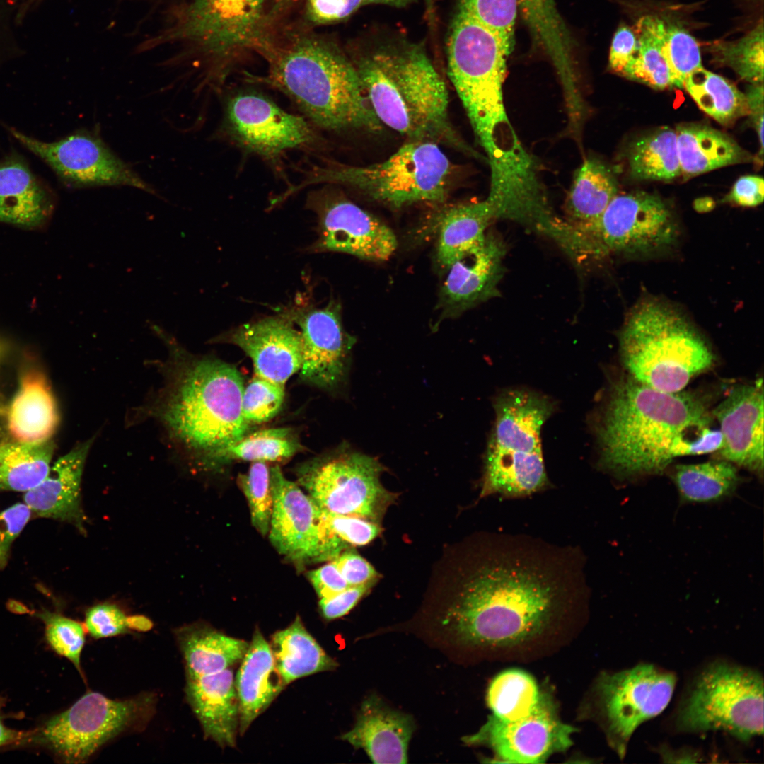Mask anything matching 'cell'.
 Wrapping results in <instances>:
<instances>
[{
  "label": "cell",
  "instance_id": "40",
  "mask_svg": "<svg viewBox=\"0 0 764 764\" xmlns=\"http://www.w3.org/2000/svg\"><path fill=\"white\" fill-rule=\"evenodd\" d=\"M666 24L653 16L639 19L634 28L637 38V50L622 74L654 89L673 86L671 73L664 59L662 47Z\"/></svg>",
  "mask_w": 764,
  "mask_h": 764
},
{
  "label": "cell",
  "instance_id": "57",
  "mask_svg": "<svg viewBox=\"0 0 764 764\" xmlns=\"http://www.w3.org/2000/svg\"><path fill=\"white\" fill-rule=\"evenodd\" d=\"M369 586L350 587L319 601L322 615L327 620L340 618L350 611L371 589Z\"/></svg>",
  "mask_w": 764,
  "mask_h": 764
},
{
  "label": "cell",
  "instance_id": "55",
  "mask_svg": "<svg viewBox=\"0 0 764 764\" xmlns=\"http://www.w3.org/2000/svg\"><path fill=\"white\" fill-rule=\"evenodd\" d=\"M364 0H307V14L316 23L345 19L354 13Z\"/></svg>",
  "mask_w": 764,
  "mask_h": 764
},
{
  "label": "cell",
  "instance_id": "9",
  "mask_svg": "<svg viewBox=\"0 0 764 764\" xmlns=\"http://www.w3.org/2000/svg\"><path fill=\"white\" fill-rule=\"evenodd\" d=\"M673 720L679 733L718 731L745 743L763 736V675L724 660L708 664L688 685Z\"/></svg>",
  "mask_w": 764,
  "mask_h": 764
},
{
  "label": "cell",
  "instance_id": "31",
  "mask_svg": "<svg viewBox=\"0 0 764 764\" xmlns=\"http://www.w3.org/2000/svg\"><path fill=\"white\" fill-rule=\"evenodd\" d=\"M59 423L56 402L45 376L32 370L23 374L11 405L8 426L18 441H48Z\"/></svg>",
  "mask_w": 764,
  "mask_h": 764
},
{
  "label": "cell",
  "instance_id": "49",
  "mask_svg": "<svg viewBox=\"0 0 764 764\" xmlns=\"http://www.w3.org/2000/svg\"><path fill=\"white\" fill-rule=\"evenodd\" d=\"M45 625V637L51 648L69 659L82 676L81 654L86 642L83 625L69 618L47 610L37 614Z\"/></svg>",
  "mask_w": 764,
  "mask_h": 764
},
{
  "label": "cell",
  "instance_id": "15",
  "mask_svg": "<svg viewBox=\"0 0 764 764\" xmlns=\"http://www.w3.org/2000/svg\"><path fill=\"white\" fill-rule=\"evenodd\" d=\"M8 130L23 146L49 166L69 187L128 186L156 195L154 187L95 132L78 131L59 140L45 142L13 127Z\"/></svg>",
  "mask_w": 764,
  "mask_h": 764
},
{
  "label": "cell",
  "instance_id": "5",
  "mask_svg": "<svg viewBox=\"0 0 764 764\" xmlns=\"http://www.w3.org/2000/svg\"><path fill=\"white\" fill-rule=\"evenodd\" d=\"M509 54L494 31L458 8L448 41V76L487 155L490 174L501 178L522 170L531 159L504 106Z\"/></svg>",
  "mask_w": 764,
  "mask_h": 764
},
{
  "label": "cell",
  "instance_id": "22",
  "mask_svg": "<svg viewBox=\"0 0 764 764\" xmlns=\"http://www.w3.org/2000/svg\"><path fill=\"white\" fill-rule=\"evenodd\" d=\"M214 340L239 347L251 359L255 376L283 386L301 366V333L287 314L243 324Z\"/></svg>",
  "mask_w": 764,
  "mask_h": 764
},
{
  "label": "cell",
  "instance_id": "59",
  "mask_svg": "<svg viewBox=\"0 0 764 764\" xmlns=\"http://www.w3.org/2000/svg\"><path fill=\"white\" fill-rule=\"evenodd\" d=\"M748 114L751 115L760 143L759 155L763 152V83L748 86L745 94Z\"/></svg>",
  "mask_w": 764,
  "mask_h": 764
},
{
  "label": "cell",
  "instance_id": "4",
  "mask_svg": "<svg viewBox=\"0 0 764 764\" xmlns=\"http://www.w3.org/2000/svg\"><path fill=\"white\" fill-rule=\"evenodd\" d=\"M262 51L269 71L256 80L285 94L317 127L335 132L382 130L355 65L335 45L296 34Z\"/></svg>",
  "mask_w": 764,
  "mask_h": 764
},
{
  "label": "cell",
  "instance_id": "41",
  "mask_svg": "<svg viewBox=\"0 0 764 764\" xmlns=\"http://www.w3.org/2000/svg\"><path fill=\"white\" fill-rule=\"evenodd\" d=\"M545 696L530 674L509 669L498 674L490 684L487 703L492 717L508 722L530 716Z\"/></svg>",
  "mask_w": 764,
  "mask_h": 764
},
{
  "label": "cell",
  "instance_id": "27",
  "mask_svg": "<svg viewBox=\"0 0 764 764\" xmlns=\"http://www.w3.org/2000/svg\"><path fill=\"white\" fill-rule=\"evenodd\" d=\"M186 698L205 737L219 746L235 747L239 727V703L231 668L186 679Z\"/></svg>",
  "mask_w": 764,
  "mask_h": 764
},
{
  "label": "cell",
  "instance_id": "34",
  "mask_svg": "<svg viewBox=\"0 0 764 764\" xmlns=\"http://www.w3.org/2000/svg\"><path fill=\"white\" fill-rule=\"evenodd\" d=\"M548 485L543 452L513 455L487 450L480 497L531 494Z\"/></svg>",
  "mask_w": 764,
  "mask_h": 764
},
{
  "label": "cell",
  "instance_id": "51",
  "mask_svg": "<svg viewBox=\"0 0 764 764\" xmlns=\"http://www.w3.org/2000/svg\"><path fill=\"white\" fill-rule=\"evenodd\" d=\"M126 617L117 605L102 603L86 610L85 625L90 635L95 639L114 637L129 632Z\"/></svg>",
  "mask_w": 764,
  "mask_h": 764
},
{
  "label": "cell",
  "instance_id": "8",
  "mask_svg": "<svg viewBox=\"0 0 764 764\" xmlns=\"http://www.w3.org/2000/svg\"><path fill=\"white\" fill-rule=\"evenodd\" d=\"M453 168L439 145L407 141L383 161L364 166L334 162L306 169L300 183L279 194L284 201L309 185H342L393 209L446 202Z\"/></svg>",
  "mask_w": 764,
  "mask_h": 764
},
{
  "label": "cell",
  "instance_id": "25",
  "mask_svg": "<svg viewBox=\"0 0 764 764\" xmlns=\"http://www.w3.org/2000/svg\"><path fill=\"white\" fill-rule=\"evenodd\" d=\"M93 439L81 443L60 457L36 487L25 492L24 503L40 517L71 523L86 532L81 484L86 460Z\"/></svg>",
  "mask_w": 764,
  "mask_h": 764
},
{
  "label": "cell",
  "instance_id": "61",
  "mask_svg": "<svg viewBox=\"0 0 764 764\" xmlns=\"http://www.w3.org/2000/svg\"><path fill=\"white\" fill-rule=\"evenodd\" d=\"M126 625L130 630L147 632L153 627V622L143 615H134L126 617Z\"/></svg>",
  "mask_w": 764,
  "mask_h": 764
},
{
  "label": "cell",
  "instance_id": "33",
  "mask_svg": "<svg viewBox=\"0 0 764 764\" xmlns=\"http://www.w3.org/2000/svg\"><path fill=\"white\" fill-rule=\"evenodd\" d=\"M676 132L681 173L685 176L697 175L751 158L731 137L708 125H678Z\"/></svg>",
  "mask_w": 764,
  "mask_h": 764
},
{
  "label": "cell",
  "instance_id": "28",
  "mask_svg": "<svg viewBox=\"0 0 764 764\" xmlns=\"http://www.w3.org/2000/svg\"><path fill=\"white\" fill-rule=\"evenodd\" d=\"M53 194L16 153L0 160V222L42 225L52 214Z\"/></svg>",
  "mask_w": 764,
  "mask_h": 764
},
{
  "label": "cell",
  "instance_id": "10",
  "mask_svg": "<svg viewBox=\"0 0 764 764\" xmlns=\"http://www.w3.org/2000/svg\"><path fill=\"white\" fill-rule=\"evenodd\" d=\"M155 704L153 693L117 700L90 691L32 731L29 741L45 746L64 763H85L119 734L146 724Z\"/></svg>",
  "mask_w": 764,
  "mask_h": 764
},
{
  "label": "cell",
  "instance_id": "63",
  "mask_svg": "<svg viewBox=\"0 0 764 764\" xmlns=\"http://www.w3.org/2000/svg\"><path fill=\"white\" fill-rule=\"evenodd\" d=\"M292 1L293 0H277V4L274 5L272 11L273 13H275L277 11H279V10H282L284 7L289 5V4L291 3Z\"/></svg>",
  "mask_w": 764,
  "mask_h": 764
},
{
  "label": "cell",
  "instance_id": "1",
  "mask_svg": "<svg viewBox=\"0 0 764 764\" xmlns=\"http://www.w3.org/2000/svg\"><path fill=\"white\" fill-rule=\"evenodd\" d=\"M579 566L566 550L495 537L471 548L453 568L440 623L467 645L528 642L584 589Z\"/></svg>",
  "mask_w": 764,
  "mask_h": 764
},
{
  "label": "cell",
  "instance_id": "58",
  "mask_svg": "<svg viewBox=\"0 0 764 764\" xmlns=\"http://www.w3.org/2000/svg\"><path fill=\"white\" fill-rule=\"evenodd\" d=\"M763 178L756 175L740 177L723 202L742 207H756L763 202Z\"/></svg>",
  "mask_w": 764,
  "mask_h": 764
},
{
  "label": "cell",
  "instance_id": "39",
  "mask_svg": "<svg viewBox=\"0 0 764 764\" xmlns=\"http://www.w3.org/2000/svg\"><path fill=\"white\" fill-rule=\"evenodd\" d=\"M54 446L40 443L0 444V490L25 492L47 476Z\"/></svg>",
  "mask_w": 764,
  "mask_h": 764
},
{
  "label": "cell",
  "instance_id": "21",
  "mask_svg": "<svg viewBox=\"0 0 764 764\" xmlns=\"http://www.w3.org/2000/svg\"><path fill=\"white\" fill-rule=\"evenodd\" d=\"M506 253L502 238L486 232L480 245L448 269L436 305L440 320L458 317L499 296Z\"/></svg>",
  "mask_w": 764,
  "mask_h": 764
},
{
  "label": "cell",
  "instance_id": "60",
  "mask_svg": "<svg viewBox=\"0 0 764 764\" xmlns=\"http://www.w3.org/2000/svg\"><path fill=\"white\" fill-rule=\"evenodd\" d=\"M32 731H19L7 727L0 718V747L28 741Z\"/></svg>",
  "mask_w": 764,
  "mask_h": 764
},
{
  "label": "cell",
  "instance_id": "64",
  "mask_svg": "<svg viewBox=\"0 0 764 764\" xmlns=\"http://www.w3.org/2000/svg\"><path fill=\"white\" fill-rule=\"evenodd\" d=\"M1 351H2V349H1V346H0V354H1Z\"/></svg>",
  "mask_w": 764,
  "mask_h": 764
},
{
  "label": "cell",
  "instance_id": "56",
  "mask_svg": "<svg viewBox=\"0 0 764 764\" xmlns=\"http://www.w3.org/2000/svg\"><path fill=\"white\" fill-rule=\"evenodd\" d=\"M308 577L320 599L332 597L352 587L349 586L332 560L318 569L310 571L308 573Z\"/></svg>",
  "mask_w": 764,
  "mask_h": 764
},
{
  "label": "cell",
  "instance_id": "18",
  "mask_svg": "<svg viewBox=\"0 0 764 764\" xmlns=\"http://www.w3.org/2000/svg\"><path fill=\"white\" fill-rule=\"evenodd\" d=\"M576 731L557 716L553 702L546 695L530 716L514 722H501L490 716L475 734L465 736L468 745L490 748L497 758L511 763H543L550 756L566 751Z\"/></svg>",
  "mask_w": 764,
  "mask_h": 764
},
{
  "label": "cell",
  "instance_id": "26",
  "mask_svg": "<svg viewBox=\"0 0 764 764\" xmlns=\"http://www.w3.org/2000/svg\"><path fill=\"white\" fill-rule=\"evenodd\" d=\"M414 731L412 719L386 707L375 695L365 700L354 727L341 739L362 748L376 764H405Z\"/></svg>",
  "mask_w": 764,
  "mask_h": 764
},
{
  "label": "cell",
  "instance_id": "20",
  "mask_svg": "<svg viewBox=\"0 0 764 764\" xmlns=\"http://www.w3.org/2000/svg\"><path fill=\"white\" fill-rule=\"evenodd\" d=\"M273 497L269 538L281 555L297 564L323 560L318 507L279 465L270 468Z\"/></svg>",
  "mask_w": 764,
  "mask_h": 764
},
{
  "label": "cell",
  "instance_id": "14",
  "mask_svg": "<svg viewBox=\"0 0 764 764\" xmlns=\"http://www.w3.org/2000/svg\"><path fill=\"white\" fill-rule=\"evenodd\" d=\"M676 681L673 672L648 663L601 676L598 692L604 727L620 758L636 729L666 709Z\"/></svg>",
  "mask_w": 764,
  "mask_h": 764
},
{
  "label": "cell",
  "instance_id": "47",
  "mask_svg": "<svg viewBox=\"0 0 764 764\" xmlns=\"http://www.w3.org/2000/svg\"><path fill=\"white\" fill-rule=\"evenodd\" d=\"M238 483L245 495L253 526L262 536L270 531L273 497L270 468L265 461H253L245 474H240Z\"/></svg>",
  "mask_w": 764,
  "mask_h": 764
},
{
  "label": "cell",
  "instance_id": "46",
  "mask_svg": "<svg viewBox=\"0 0 764 764\" xmlns=\"http://www.w3.org/2000/svg\"><path fill=\"white\" fill-rule=\"evenodd\" d=\"M662 52L668 66L673 86L683 88L686 78L702 67L699 45L695 37L678 25H667Z\"/></svg>",
  "mask_w": 764,
  "mask_h": 764
},
{
  "label": "cell",
  "instance_id": "45",
  "mask_svg": "<svg viewBox=\"0 0 764 764\" xmlns=\"http://www.w3.org/2000/svg\"><path fill=\"white\" fill-rule=\"evenodd\" d=\"M318 509L321 534L337 555L369 544L381 533V523L357 516L335 515Z\"/></svg>",
  "mask_w": 764,
  "mask_h": 764
},
{
  "label": "cell",
  "instance_id": "3",
  "mask_svg": "<svg viewBox=\"0 0 764 764\" xmlns=\"http://www.w3.org/2000/svg\"><path fill=\"white\" fill-rule=\"evenodd\" d=\"M151 328L170 353L166 385L151 412L169 434L200 463L247 435L238 370L218 359L194 357L158 325Z\"/></svg>",
  "mask_w": 764,
  "mask_h": 764
},
{
  "label": "cell",
  "instance_id": "16",
  "mask_svg": "<svg viewBox=\"0 0 764 764\" xmlns=\"http://www.w3.org/2000/svg\"><path fill=\"white\" fill-rule=\"evenodd\" d=\"M223 131L245 152L277 161L289 150L311 149L320 138L301 116L289 113L260 93L244 90L226 102Z\"/></svg>",
  "mask_w": 764,
  "mask_h": 764
},
{
  "label": "cell",
  "instance_id": "13",
  "mask_svg": "<svg viewBox=\"0 0 764 764\" xmlns=\"http://www.w3.org/2000/svg\"><path fill=\"white\" fill-rule=\"evenodd\" d=\"M572 228L584 260L655 252L673 244L678 232L666 204L645 192L617 195L595 222Z\"/></svg>",
  "mask_w": 764,
  "mask_h": 764
},
{
  "label": "cell",
  "instance_id": "43",
  "mask_svg": "<svg viewBox=\"0 0 764 764\" xmlns=\"http://www.w3.org/2000/svg\"><path fill=\"white\" fill-rule=\"evenodd\" d=\"M631 175L638 180H670L681 174L676 130L661 127L638 139L628 155Z\"/></svg>",
  "mask_w": 764,
  "mask_h": 764
},
{
  "label": "cell",
  "instance_id": "35",
  "mask_svg": "<svg viewBox=\"0 0 764 764\" xmlns=\"http://www.w3.org/2000/svg\"><path fill=\"white\" fill-rule=\"evenodd\" d=\"M270 646L275 666L284 684L337 666L307 631L299 616L287 627L274 632Z\"/></svg>",
  "mask_w": 764,
  "mask_h": 764
},
{
  "label": "cell",
  "instance_id": "62",
  "mask_svg": "<svg viewBox=\"0 0 764 764\" xmlns=\"http://www.w3.org/2000/svg\"><path fill=\"white\" fill-rule=\"evenodd\" d=\"M408 0H364L363 4H384L395 6H402L405 4Z\"/></svg>",
  "mask_w": 764,
  "mask_h": 764
},
{
  "label": "cell",
  "instance_id": "36",
  "mask_svg": "<svg viewBox=\"0 0 764 764\" xmlns=\"http://www.w3.org/2000/svg\"><path fill=\"white\" fill-rule=\"evenodd\" d=\"M618 195L616 180L603 163L587 158L576 170L565 202V219L572 227L595 222Z\"/></svg>",
  "mask_w": 764,
  "mask_h": 764
},
{
  "label": "cell",
  "instance_id": "24",
  "mask_svg": "<svg viewBox=\"0 0 764 764\" xmlns=\"http://www.w3.org/2000/svg\"><path fill=\"white\" fill-rule=\"evenodd\" d=\"M495 420L488 449L512 454L541 452L540 431L555 410L548 396L524 388L500 392L493 401Z\"/></svg>",
  "mask_w": 764,
  "mask_h": 764
},
{
  "label": "cell",
  "instance_id": "54",
  "mask_svg": "<svg viewBox=\"0 0 764 764\" xmlns=\"http://www.w3.org/2000/svg\"><path fill=\"white\" fill-rule=\"evenodd\" d=\"M637 50V38L634 28L622 25L615 33L609 52L608 67L622 76Z\"/></svg>",
  "mask_w": 764,
  "mask_h": 764
},
{
  "label": "cell",
  "instance_id": "17",
  "mask_svg": "<svg viewBox=\"0 0 764 764\" xmlns=\"http://www.w3.org/2000/svg\"><path fill=\"white\" fill-rule=\"evenodd\" d=\"M306 207L317 221L310 253L337 252L381 262L397 248V237L388 226L329 185L309 192Z\"/></svg>",
  "mask_w": 764,
  "mask_h": 764
},
{
  "label": "cell",
  "instance_id": "44",
  "mask_svg": "<svg viewBox=\"0 0 764 764\" xmlns=\"http://www.w3.org/2000/svg\"><path fill=\"white\" fill-rule=\"evenodd\" d=\"M708 50L714 62L731 68L741 79L752 84L763 83V20L741 38L714 41Z\"/></svg>",
  "mask_w": 764,
  "mask_h": 764
},
{
  "label": "cell",
  "instance_id": "23",
  "mask_svg": "<svg viewBox=\"0 0 764 764\" xmlns=\"http://www.w3.org/2000/svg\"><path fill=\"white\" fill-rule=\"evenodd\" d=\"M763 386L762 379L734 387L713 410L719 424L722 459L763 477Z\"/></svg>",
  "mask_w": 764,
  "mask_h": 764
},
{
  "label": "cell",
  "instance_id": "19",
  "mask_svg": "<svg viewBox=\"0 0 764 764\" xmlns=\"http://www.w3.org/2000/svg\"><path fill=\"white\" fill-rule=\"evenodd\" d=\"M286 314L301 329V378L320 388L337 386L345 376L356 341L343 327L340 303L331 301L322 308H310Z\"/></svg>",
  "mask_w": 764,
  "mask_h": 764
},
{
  "label": "cell",
  "instance_id": "42",
  "mask_svg": "<svg viewBox=\"0 0 764 764\" xmlns=\"http://www.w3.org/2000/svg\"><path fill=\"white\" fill-rule=\"evenodd\" d=\"M683 88L702 110L723 125L748 114L745 94L725 78L703 67L686 78Z\"/></svg>",
  "mask_w": 764,
  "mask_h": 764
},
{
  "label": "cell",
  "instance_id": "6",
  "mask_svg": "<svg viewBox=\"0 0 764 764\" xmlns=\"http://www.w3.org/2000/svg\"><path fill=\"white\" fill-rule=\"evenodd\" d=\"M354 65L383 125L407 141H431L478 156L454 129L446 84L422 48L383 50Z\"/></svg>",
  "mask_w": 764,
  "mask_h": 764
},
{
  "label": "cell",
  "instance_id": "32",
  "mask_svg": "<svg viewBox=\"0 0 764 764\" xmlns=\"http://www.w3.org/2000/svg\"><path fill=\"white\" fill-rule=\"evenodd\" d=\"M175 635L183 656L186 679L231 668L241 662L249 646L243 639L201 623L177 628Z\"/></svg>",
  "mask_w": 764,
  "mask_h": 764
},
{
  "label": "cell",
  "instance_id": "2",
  "mask_svg": "<svg viewBox=\"0 0 764 764\" xmlns=\"http://www.w3.org/2000/svg\"><path fill=\"white\" fill-rule=\"evenodd\" d=\"M704 402L691 393L660 391L629 376L610 387L595 424L601 467L621 480L662 473L674 458L718 451Z\"/></svg>",
  "mask_w": 764,
  "mask_h": 764
},
{
  "label": "cell",
  "instance_id": "12",
  "mask_svg": "<svg viewBox=\"0 0 764 764\" xmlns=\"http://www.w3.org/2000/svg\"><path fill=\"white\" fill-rule=\"evenodd\" d=\"M384 470L376 458L344 446L301 465L296 475L322 511L381 523L397 499L381 482Z\"/></svg>",
  "mask_w": 764,
  "mask_h": 764
},
{
  "label": "cell",
  "instance_id": "7",
  "mask_svg": "<svg viewBox=\"0 0 764 764\" xmlns=\"http://www.w3.org/2000/svg\"><path fill=\"white\" fill-rule=\"evenodd\" d=\"M620 358L628 376L654 389L675 393L707 371L714 357L683 316L656 301L629 314L619 336Z\"/></svg>",
  "mask_w": 764,
  "mask_h": 764
},
{
  "label": "cell",
  "instance_id": "11",
  "mask_svg": "<svg viewBox=\"0 0 764 764\" xmlns=\"http://www.w3.org/2000/svg\"><path fill=\"white\" fill-rule=\"evenodd\" d=\"M269 0H191L175 11L172 25L157 40L190 43L212 62L208 81H222L221 62L239 50L260 48L267 38Z\"/></svg>",
  "mask_w": 764,
  "mask_h": 764
},
{
  "label": "cell",
  "instance_id": "50",
  "mask_svg": "<svg viewBox=\"0 0 764 764\" xmlns=\"http://www.w3.org/2000/svg\"><path fill=\"white\" fill-rule=\"evenodd\" d=\"M284 399V386L255 375L243 390V417L249 425L267 422L278 414Z\"/></svg>",
  "mask_w": 764,
  "mask_h": 764
},
{
  "label": "cell",
  "instance_id": "30",
  "mask_svg": "<svg viewBox=\"0 0 764 764\" xmlns=\"http://www.w3.org/2000/svg\"><path fill=\"white\" fill-rule=\"evenodd\" d=\"M444 203L438 204L436 260L439 268L446 272L480 245L488 226L496 219L486 199L453 205L444 206Z\"/></svg>",
  "mask_w": 764,
  "mask_h": 764
},
{
  "label": "cell",
  "instance_id": "48",
  "mask_svg": "<svg viewBox=\"0 0 764 764\" xmlns=\"http://www.w3.org/2000/svg\"><path fill=\"white\" fill-rule=\"evenodd\" d=\"M459 7L494 31L511 54L519 12L517 0H461Z\"/></svg>",
  "mask_w": 764,
  "mask_h": 764
},
{
  "label": "cell",
  "instance_id": "38",
  "mask_svg": "<svg viewBox=\"0 0 764 764\" xmlns=\"http://www.w3.org/2000/svg\"><path fill=\"white\" fill-rule=\"evenodd\" d=\"M303 450L290 428H270L245 435L238 442L210 453L201 463L215 468L233 461H278Z\"/></svg>",
  "mask_w": 764,
  "mask_h": 764
},
{
  "label": "cell",
  "instance_id": "53",
  "mask_svg": "<svg viewBox=\"0 0 764 764\" xmlns=\"http://www.w3.org/2000/svg\"><path fill=\"white\" fill-rule=\"evenodd\" d=\"M349 586L372 588L379 579V574L354 550L342 552L332 560Z\"/></svg>",
  "mask_w": 764,
  "mask_h": 764
},
{
  "label": "cell",
  "instance_id": "29",
  "mask_svg": "<svg viewBox=\"0 0 764 764\" xmlns=\"http://www.w3.org/2000/svg\"><path fill=\"white\" fill-rule=\"evenodd\" d=\"M235 686L239 703L238 731L243 735L286 686L275 666L270 644L259 629L241 661Z\"/></svg>",
  "mask_w": 764,
  "mask_h": 764
},
{
  "label": "cell",
  "instance_id": "37",
  "mask_svg": "<svg viewBox=\"0 0 764 764\" xmlns=\"http://www.w3.org/2000/svg\"><path fill=\"white\" fill-rule=\"evenodd\" d=\"M671 477L681 502L706 503L731 496L741 482L735 465L724 459L677 465Z\"/></svg>",
  "mask_w": 764,
  "mask_h": 764
},
{
  "label": "cell",
  "instance_id": "52",
  "mask_svg": "<svg viewBox=\"0 0 764 764\" xmlns=\"http://www.w3.org/2000/svg\"><path fill=\"white\" fill-rule=\"evenodd\" d=\"M32 511L25 503H17L0 512V569L7 562L12 543L24 528Z\"/></svg>",
  "mask_w": 764,
  "mask_h": 764
}]
</instances>
